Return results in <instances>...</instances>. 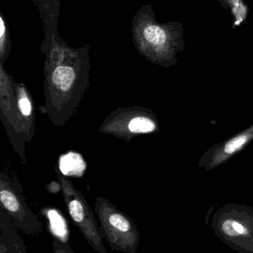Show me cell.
<instances>
[{
	"label": "cell",
	"mask_w": 253,
	"mask_h": 253,
	"mask_svg": "<svg viewBox=\"0 0 253 253\" xmlns=\"http://www.w3.org/2000/svg\"><path fill=\"white\" fill-rule=\"evenodd\" d=\"M158 129V121L150 110L133 106L113 111L105 118L98 131L131 142L137 136L151 134Z\"/></svg>",
	"instance_id": "obj_3"
},
{
	"label": "cell",
	"mask_w": 253,
	"mask_h": 253,
	"mask_svg": "<svg viewBox=\"0 0 253 253\" xmlns=\"http://www.w3.org/2000/svg\"><path fill=\"white\" fill-rule=\"evenodd\" d=\"M249 139L248 134H241V135L237 136L232 140H229L223 148V154L225 155H230L235 153L237 151L239 150L243 147L244 144L247 143Z\"/></svg>",
	"instance_id": "obj_10"
},
{
	"label": "cell",
	"mask_w": 253,
	"mask_h": 253,
	"mask_svg": "<svg viewBox=\"0 0 253 253\" xmlns=\"http://www.w3.org/2000/svg\"><path fill=\"white\" fill-rule=\"evenodd\" d=\"M20 132L26 143L30 142L35 134L36 113L35 105L29 94L21 88L17 94Z\"/></svg>",
	"instance_id": "obj_7"
},
{
	"label": "cell",
	"mask_w": 253,
	"mask_h": 253,
	"mask_svg": "<svg viewBox=\"0 0 253 253\" xmlns=\"http://www.w3.org/2000/svg\"><path fill=\"white\" fill-rule=\"evenodd\" d=\"M222 229L226 235L230 236L244 235L246 233V229L239 222L233 220H227L222 224Z\"/></svg>",
	"instance_id": "obj_11"
},
{
	"label": "cell",
	"mask_w": 253,
	"mask_h": 253,
	"mask_svg": "<svg viewBox=\"0 0 253 253\" xmlns=\"http://www.w3.org/2000/svg\"><path fill=\"white\" fill-rule=\"evenodd\" d=\"M224 9L229 10L233 22L232 28L241 26L247 20L249 14V7L244 0H217Z\"/></svg>",
	"instance_id": "obj_9"
},
{
	"label": "cell",
	"mask_w": 253,
	"mask_h": 253,
	"mask_svg": "<svg viewBox=\"0 0 253 253\" xmlns=\"http://www.w3.org/2000/svg\"><path fill=\"white\" fill-rule=\"evenodd\" d=\"M59 169L66 177H82L86 170V163L84 157L76 152H69L58 159Z\"/></svg>",
	"instance_id": "obj_8"
},
{
	"label": "cell",
	"mask_w": 253,
	"mask_h": 253,
	"mask_svg": "<svg viewBox=\"0 0 253 253\" xmlns=\"http://www.w3.org/2000/svg\"><path fill=\"white\" fill-rule=\"evenodd\" d=\"M41 214L48 223V229L53 238V252L56 253H73L69 245L70 230L66 217L61 211L52 207H45Z\"/></svg>",
	"instance_id": "obj_5"
},
{
	"label": "cell",
	"mask_w": 253,
	"mask_h": 253,
	"mask_svg": "<svg viewBox=\"0 0 253 253\" xmlns=\"http://www.w3.org/2000/svg\"><path fill=\"white\" fill-rule=\"evenodd\" d=\"M46 190L51 194H58L59 192H62V186L60 182L57 183L56 181H51L46 186Z\"/></svg>",
	"instance_id": "obj_12"
},
{
	"label": "cell",
	"mask_w": 253,
	"mask_h": 253,
	"mask_svg": "<svg viewBox=\"0 0 253 253\" xmlns=\"http://www.w3.org/2000/svg\"><path fill=\"white\" fill-rule=\"evenodd\" d=\"M94 205L102 237L109 247L121 253H135L140 231L133 219L103 197H96Z\"/></svg>",
	"instance_id": "obj_1"
},
{
	"label": "cell",
	"mask_w": 253,
	"mask_h": 253,
	"mask_svg": "<svg viewBox=\"0 0 253 253\" xmlns=\"http://www.w3.org/2000/svg\"><path fill=\"white\" fill-rule=\"evenodd\" d=\"M54 169L61 184L62 194L72 221L81 230L85 241L93 250L99 253H107L94 212L84 195L75 188L67 177L60 172L57 164H54Z\"/></svg>",
	"instance_id": "obj_2"
},
{
	"label": "cell",
	"mask_w": 253,
	"mask_h": 253,
	"mask_svg": "<svg viewBox=\"0 0 253 253\" xmlns=\"http://www.w3.org/2000/svg\"><path fill=\"white\" fill-rule=\"evenodd\" d=\"M0 253H26L27 247L7 211L0 207Z\"/></svg>",
	"instance_id": "obj_6"
},
{
	"label": "cell",
	"mask_w": 253,
	"mask_h": 253,
	"mask_svg": "<svg viewBox=\"0 0 253 253\" xmlns=\"http://www.w3.org/2000/svg\"><path fill=\"white\" fill-rule=\"evenodd\" d=\"M21 185L11 179L6 171L0 174V202L18 230L27 236H38L43 231L42 223L38 214L28 205Z\"/></svg>",
	"instance_id": "obj_4"
}]
</instances>
